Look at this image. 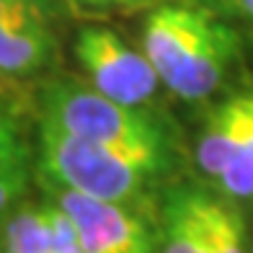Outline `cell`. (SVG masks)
I'll return each instance as SVG.
<instances>
[{
	"label": "cell",
	"mask_w": 253,
	"mask_h": 253,
	"mask_svg": "<svg viewBox=\"0 0 253 253\" xmlns=\"http://www.w3.org/2000/svg\"><path fill=\"white\" fill-rule=\"evenodd\" d=\"M39 122L98 145L176 158V132L160 114L111 101L80 78H52L42 85Z\"/></svg>",
	"instance_id": "3"
},
{
	"label": "cell",
	"mask_w": 253,
	"mask_h": 253,
	"mask_svg": "<svg viewBox=\"0 0 253 253\" xmlns=\"http://www.w3.org/2000/svg\"><path fill=\"white\" fill-rule=\"evenodd\" d=\"M60 54L54 0H0V75L34 78Z\"/></svg>",
	"instance_id": "6"
},
{
	"label": "cell",
	"mask_w": 253,
	"mask_h": 253,
	"mask_svg": "<svg viewBox=\"0 0 253 253\" xmlns=\"http://www.w3.org/2000/svg\"><path fill=\"white\" fill-rule=\"evenodd\" d=\"M183 3H197V5H204V8H212L214 0H183Z\"/></svg>",
	"instance_id": "18"
},
{
	"label": "cell",
	"mask_w": 253,
	"mask_h": 253,
	"mask_svg": "<svg viewBox=\"0 0 253 253\" xmlns=\"http://www.w3.org/2000/svg\"><path fill=\"white\" fill-rule=\"evenodd\" d=\"M233 16L238 24H243L246 31L253 29V0H217L214 3V13Z\"/></svg>",
	"instance_id": "16"
},
{
	"label": "cell",
	"mask_w": 253,
	"mask_h": 253,
	"mask_svg": "<svg viewBox=\"0 0 253 253\" xmlns=\"http://www.w3.org/2000/svg\"><path fill=\"white\" fill-rule=\"evenodd\" d=\"M0 253H3V243H0Z\"/></svg>",
	"instance_id": "20"
},
{
	"label": "cell",
	"mask_w": 253,
	"mask_h": 253,
	"mask_svg": "<svg viewBox=\"0 0 253 253\" xmlns=\"http://www.w3.org/2000/svg\"><path fill=\"white\" fill-rule=\"evenodd\" d=\"M70 3L90 10H103V8H122V5H134V0H70Z\"/></svg>",
	"instance_id": "17"
},
{
	"label": "cell",
	"mask_w": 253,
	"mask_h": 253,
	"mask_svg": "<svg viewBox=\"0 0 253 253\" xmlns=\"http://www.w3.org/2000/svg\"><path fill=\"white\" fill-rule=\"evenodd\" d=\"M21 150H29V142H26L24 132H21V124L16 122V117H10V114L0 109V163Z\"/></svg>",
	"instance_id": "14"
},
{
	"label": "cell",
	"mask_w": 253,
	"mask_h": 253,
	"mask_svg": "<svg viewBox=\"0 0 253 253\" xmlns=\"http://www.w3.org/2000/svg\"><path fill=\"white\" fill-rule=\"evenodd\" d=\"M248 39H251V44H253V29H248Z\"/></svg>",
	"instance_id": "19"
},
{
	"label": "cell",
	"mask_w": 253,
	"mask_h": 253,
	"mask_svg": "<svg viewBox=\"0 0 253 253\" xmlns=\"http://www.w3.org/2000/svg\"><path fill=\"white\" fill-rule=\"evenodd\" d=\"M240 150H248V145L243 140L238 109L233 103V96H230L220 103H214L210 114L204 117L199 142H197V163L207 176L217 181L225 170V166Z\"/></svg>",
	"instance_id": "8"
},
{
	"label": "cell",
	"mask_w": 253,
	"mask_h": 253,
	"mask_svg": "<svg viewBox=\"0 0 253 253\" xmlns=\"http://www.w3.org/2000/svg\"><path fill=\"white\" fill-rule=\"evenodd\" d=\"M202 199L204 189L199 186H173L166 191L158 253H207Z\"/></svg>",
	"instance_id": "7"
},
{
	"label": "cell",
	"mask_w": 253,
	"mask_h": 253,
	"mask_svg": "<svg viewBox=\"0 0 253 253\" xmlns=\"http://www.w3.org/2000/svg\"><path fill=\"white\" fill-rule=\"evenodd\" d=\"M42 207H44L47 230H49V251L52 253H85L73 222L67 220V214L60 210V207H57L52 199L44 202Z\"/></svg>",
	"instance_id": "12"
},
{
	"label": "cell",
	"mask_w": 253,
	"mask_h": 253,
	"mask_svg": "<svg viewBox=\"0 0 253 253\" xmlns=\"http://www.w3.org/2000/svg\"><path fill=\"white\" fill-rule=\"evenodd\" d=\"M3 253H52L42 204H18L3 225Z\"/></svg>",
	"instance_id": "10"
},
{
	"label": "cell",
	"mask_w": 253,
	"mask_h": 253,
	"mask_svg": "<svg viewBox=\"0 0 253 253\" xmlns=\"http://www.w3.org/2000/svg\"><path fill=\"white\" fill-rule=\"evenodd\" d=\"M31 176V150H21L0 163V214L13 207L29 186Z\"/></svg>",
	"instance_id": "11"
},
{
	"label": "cell",
	"mask_w": 253,
	"mask_h": 253,
	"mask_svg": "<svg viewBox=\"0 0 253 253\" xmlns=\"http://www.w3.org/2000/svg\"><path fill=\"white\" fill-rule=\"evenodd\" d=\"M217 183L227 191L230 199H253V155L248 150H240L230 163L225 166V170L220 173Z\"/></svg>",
	"instance_id": "13"
},
{
	"label": "cell",
	"mask_w": 253,
	"mask_h": 253,
	"mask_svg": "<svg viewBox=\"0 0 253 253\" xmlns=\"http://www.w3.org/2000/svg\"><path fill=\"white\" fill-rule=\"evenodd\" d=\"M134 3H140V0H134Z\"/></svg>",
	"instance_id": "21"
},
{
	"label": "cell",
	"mask_w": 253,
	"mask_h": 253,
	"mask_svg": "<svg viewBox=\"0 0 253 253\" xmlns=\"http://www.w3.org/2000/svg\"><path fill=\"white\" fill-rule=\"evenodd\" d=\"M52 202L67 214L85 253H158V238L132 204L85 197L49 186Z\"/></svg>",
	"instance_id": "5"
},
{
	"label": "cell",
	"mask_w": 253,
	"mask_h": 253,
	"mask_svg": "<svg viewBox=\"0 0 253 253\" xmlns=\"http://www.w3.org/2000/svg\"><path fill=\"white\" fill-rule=\"evenodd\" d=\"M73 52L80 70L85 73V83L111 101L126 106H150L163 85L145 52L126 44L109 26L88 24L78 29Z\"/></svg>",
	"instance_id": "4"
},
{
	"label": "cell",
	"mask_w": 253,
	"mask_h": 253,
	"mask_svg": "<svg viewBox=\"0 0 253 253\" xmlns=\"http://www.w3.org/2000/svg\"><path fill=\"white\" fill-rule=\"evenodd\" d=\"M233 103L238 109V119H240V129H243V140L248 145V150L253 155V90L246 93H235Z\"/></svg>",
	"instance_id": "15"
},
{
	"label": "cell",
	"mask_w": 253,
	"mask_h": 253,
	"mask_svg": "<svg viewBox=\"0 0 253 253\" xmlns=\"http://www.w3.org/2000/svg\"><path fill=\"white\" fill-rule=\"evenodd\" d=\"M173 168L176 158L98 145L39 122V170L49 186L134 204Z\"/></svg>",
	"instance_id": "2"
},
{
	"label": "cell",
	"mask_w": 253,
	"mask_h": 253,
	"mask_svg": "<svg viewBox=\"0 0 253 253\" xmlns=\"http://www.w3.org/2000/svg\"><path fill=\"white\" fill-rule=\"evenodd\" d=\"M142 52L170 93L199 103L225 85L243 39L220 13L197 3H163L145 16Z\"/></svg>",
	"instance_id": "1"
},
{
	"label": "cell",
	"mask_w": 253,
	"mask_h": 253,
	"mask_svg": "<svg viewBox=\"0 0 253 253\" xmlns=\"http://www.w3.org/2000/svg\"><path fill=\"white\" fill-rule=\"evenodd\" d=\"M251 253H253V248H251Z\"/></svg>",
	"instance_id": "22"
},
{
	"label": "cell",
	"mask_w": 253,
	"mask_h": 253,
	"mask_svg": "<svg viewBox=\"0 0 253 253\" xmlns=\"http://www.w3.org/2000/svg\"><path fill=\"white\" fill-rule=\"evenodd\" d=\"M207 253H251L246 243V222L233 199L207 194L202 199Z\"/></svg>",
	"instance_id": "9"
}]
</instances>
